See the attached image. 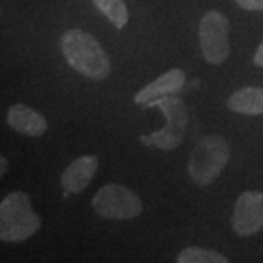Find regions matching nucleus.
<instances>
[{
  "label": "nucleus",
  "mask_w": 263,
  "mask_h": 263,
  "mask_svg": "<svg viewBox=\"0 0 263 263\" xmlns=\"http://www.w3.org/2000/svg\"><path fill=\"white\" fill-rule=\"evenodd\" d=\"M60 48L67 64L91 81H103L111 72V62L101 43L82 29H68L62 34Z\"/></svg>",
  "instance_id": "1"
},
{
  "label": "nucleus",
  "mask_w": 263,
  "mask_h": 263,
  "mask_svg": "<svg viewBox=\"0 0 263 263\" xmlns=\"http://www.w3.org/2000/svg\"><path fill=\"white\" fill-rule=\"evenodd\" d=\"M41 229L40 215L33 210L28 193L10 192L0 202V239L23 243Z\"/></svg>",
  "instance_id": "2"
},
{
  "label": "nucleus",
  "mask_w": 263,
  "mask_h": 263,
  "mask_svg": "<svg viewBox=\"0 0 263 263\" xmlns=\"http://www.w3.org/2000/svg\"><path fill=\"white\" fill-rule=\"evenodd\" d=\"M231 157L229 142L222 135H207L188 157V175L198 186H209L220 176Z\"/></svg>",
  "instance_id": "3"
},
{
  "label": "nucleus",
  "mask_w": 263,
  "mask_h": 263,
  "mask_svg": "<svg viewBox=\"0 0 263 263\" xmlns=\"http://www.w3.org/2000/svg\"><path fill=\"white\" fill-rule=\"evenodd\" d=\"M145 108H159L166 117V127L149 135H142L140 140L145 145L161 151H175L185 140L188 127V111L185 101L180 98L164 96L147 104Z\"/></svg>",
  "instance_id": "4"
},
{
  "label": "nucleus",
  "mask_w": 263,
  "mask_h": 263,
  "mask_svg": "<svg viewBox=\"0 0 263 263\" xmlns=\"http://www.w3.org/2000/svg\"><path fill=\"white\" fill-rule=\"evenodd\" d=\"M91 207L99 217L115 220L135 219L144 212L140 197L134 190L118 183H108L99 188L91 200Z\"/></svg>",
  "instance_id": "5"
},
{
  "label": "nucleus",
  "mask_w": 263,
  "mask_h": 263,
  "mask_svg": "<svg viewBox=\"0 0 263 263\" xmlns=\"http://www.w3.org/2000/svg\"><path fill=\"white\" fill-rule=\"evenodd\" d=\"M198 43L203 59L210 65H220L229 59V19L219 10H209L198 24Z\"/></svg>",
  "instance_id": "6"
},
{
  "label": "nucleus",
  "mask_w": 263,
  "mask_h": 263,
  "mask_svg": "<svg viewBox=\"0 0 263 263\" xmlns=\"http://www.w3.org/2000/svg\"><path fill=\"white\" fill-rule=\"evenodd\" d=\"M233 231L241 238H248L263 229V193L246 190L236 200L233 219Z\"/></svg>",
  "instance_id": "7"
},
{
  "label": "nucleus",
  "mask_w": 263,
  "mask_h": 263,
  "mask_svg": "<svg viewBox=\"0 0 263 263\" xmlns=\"http://www.w3.org/2000/svg\"><path fill=\"white\" fill-rule=\"evenodd\" d=\"M185 81H186L185 70H181V68H171V70L164 72L162 76H159L152 82L147 84V86L142 87L134 96V103L145 108L147 104L156 101V99L176 94L185 86Z\"/></svg>",
  "instance_id": "8"
},
{
  "label": "nucleus",
  "mask_w": 263,
  "mask_h": 263,
  "mask_svg": "<svg viewBox=\"0 0 263 263\" xmlns=\"http://www.w3.org/2000/svg\"><path fill=\"white\" fill-rule=\"evenodd\" d=\"M98 167H99V159L96 156L89 154V156L77 157L62 173L60 176L62 188L67 193H70V195L82 193L89 186V183L92 181Z\"/></svg>",
  "instance_id": "9"
},
{
  "label": "nucleus",
  "mask_w": 263,
  "mask_h": 263,
  "mask_svg": "<svg viewBox=\"0 0 263 263\" xmlns=\"http://www.w3.org/2000/svg\"><path fill=\"white\" fill-rule=\"evenodd\" d=\"M7 125L14 132L28 137H41L48 130V122L41 113L33 109L28 104L17 103L7 109Z\"/></svg>",
  "instance_id": "10"
},
{
  "label": "nucleus",
  "mask_w": 263,
  "mask_h": 263,
  "mask_svg": "<svg viewBox=\"0 0 263 263\" xmlns=\"http://www.w3.org/2000/svg\"><path fill=\"white\" fill-rule=\"evenodd\" d=\"M228 108L239 115H263V87H241L228 98Z\"/></svg>",
  "instance_id": "11"
},
{
  "label": "nucleus",
  "mask_w": 263,
  "mask_h": 263,
  "mask_svg": "<svg viewBox=\"0 0 263 263\" xmlns=\"http://www.w3.org/2000/svg\"><path fill=\"white\" fill-rule=\"evenodd\" d=\"M92 4L117 29H123L127 26L130 14L125 0H92Z\"/></svg>",
  "instance_id": "12"
},
{
  "label": "nucleus",
  "mask_w": 263,
  "mask_h": 263,
  "mask_svg": "<svg viewBox=\"0 0 263 263\" xmlns=\"http://www.w3.org/2000/svg\"><path fill=\"white\" fill-rule=\"evenodd\" d=\"M178 263H229V258L219 251L202 248V246H188L176 256Z\"/></svg>",
  "instance_id": "13"
},
{
  "label": "nucleus",
  "mask_w": 263,
  "mask_h": 263,
  "mask_svg": "<svg viewBox=\"0 0 263 263\" xmlns=\"http://www.w3.org/2000/svg\"><path fill=\"white\" fill-rule=\"evenodd\" d=\"M245 10H263V0H234Z\"/></svg>",
  "instance_id": "14"
},
{
  "label": "nucleus",
  "mask_w": 263,
  "mask_h": 263,
  "mask_svg": "<svg viewBox=\"0 0 263 263\" xmlns=\"http://www.w3.org/2000/svg\"><path fill=\"white\" fill-rule=\"evenodd\" d=\"M253 64H255L256 67H263V41H261L260 46H258V48H256V51H255Z\"/></svg>",
  "instance_id": "15"
},
{
  "label": "nucleus",
  "mask_w": 263,
  "mask_h": 263,
  "mask_svg": "<svg viewBox=\"0 0 263 263\" xmlns=\"http://www.w3.org/2000/svg\"><path fill=\"white\" fill-rule=\"evenodd\" d=\"M7 170H9V162H7V159L2 156L0 157V176H5V173H7Z\"/></svg>",
  "instance_id": "16"
}]
</instances>
